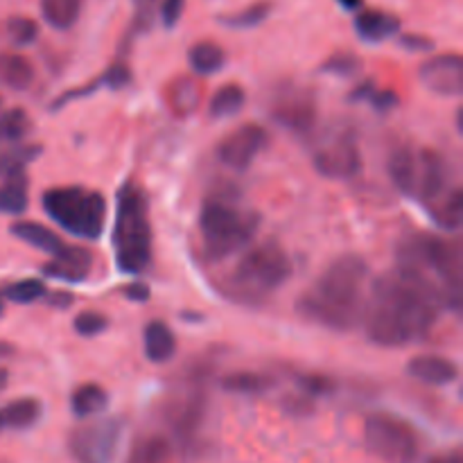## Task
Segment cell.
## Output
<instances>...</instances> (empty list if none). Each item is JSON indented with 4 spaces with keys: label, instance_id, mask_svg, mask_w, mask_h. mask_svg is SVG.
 I'll use <instances>...</instances> for the list:
<instances>
[{
    "label": "cell",
    "instance_id": "obj_53",
    "mask_svg": "<svg viewBox=\"0 0 463 463\" xmlns=\"http://www.w3.org/2000/svg\"><path fill=\"white\" fill-rule=\"evenodd\" d=\"M0 463H7V461H0Z\"/></svg>",
    "mask_w": 463,
    "mask_h": 463
},
{
    "label": "cell",
    "instance_id": "obj_23",
    "mask_svg": "<svg viewBox=\"0 0 463 463\" xmlns=\"http://www.w3.org/2000/svg\"><path fill=\"white\" fill-rule=\"evenodd\" d=\"M167 107L175 116L188 118L197 111L199 102H202V89L190 77H176L170 86H167Z\"/></svg>",
    "mask_w": 463,
    "mask_h": 463
},
{
    "label": "cell",
    "instance_id": "obj_18",
    "mask_svg": "<svg viewBox=\"0 0 463 463\" xmlns=\"http://www.w3.org/2000/svg\"><path fill=\"white\" fill-rule=\"evenodd\" d=\"M353 27L364 43L378 45L398 36L401 18L392 12H384V9H362V12H357Z\"/></svg>",
    "mask_w": 463,
    "mask_h": 463
},
{
    "label": "cell",
    "instance_id": "obj_26",
    "mask_svg": "<svg viewBox=\"0 0 463 463\" xmlns=\"http://www.w3.org/2000/svg\"><path fill=\"white\" fill-rule=\"evenodd\" d=\"M188 63L194 75L211 77L226 66V52L215 41H199L188 50Z\"/></svg>",
    "mask_w": 463,
    "mask_h": 463
},
{
    "label": "cell",
    "instance_id": "obj_12",
    "mask_svg": "<svg viewBox=\"0 0 463 463\" xmlns=\"http://www.w3.org/2000/svg\"><path fill=\"white\" fill-rule=\"evenodd\" d=\"M269 116L289 134L312 136L319 122V99L310 86L283 81L271 90Z\"/></svg>",
    "mask_w": 463,
    "mask_h": 463
},
{
    "label": "cell",
    "instance_id": "obj_42",
    "mask_svg": "<svg viewBox=\"0 0 463 463\" xmlns=\"http://www.w3.org/2000/svg\"><path fill=\"white\" fill-rule=\"evenodd\" d=\"M398 102H401V98H398V93L393 89H375L373 95L369 98L371 109H375L380 113L393 111L398 107Z\"/></svg>",
    "mask_w": 463,
    "mask_h": 463
},
{
    "label": "cell",
    "instance_id": "obj_39",
    "mask_svg": "<svg viewBox=\"0 0 463 463\" xmlns=\"http://www.w3.org/2000/svg\"><path fill=\"white\" fill-rule=\"evenodd\" d=\"M109 328V319L98 310H84L72 319V330H75L80 337H98L104 330Z\"/></svg>",
    "mask_w": 463,
    "mask_h": 463
},
{
    "label": "cell",
    "instance_id": "obj_43",
    "mask_svg": "<svg viewBox=\"0 0 463 463\" xmlns=\"http://www.w3.org/2000/svg\"><path fill=\"white\" fill-rule=\"evenodd\" d=\"M398 43L401 48L410 50V52H432L434 50V41L425 34H401L398 36Z\"/></svg>",
    "mask_w": 463,
    "mask_h": 463
},
{
    "label": "cell",
    "instance_id": "obj_51",
    "mask_svg": "<svg viewBox=\"0 0 463 463\" xmlns=\"http://www.w3.org/2000/svg\"><path fill=\"white\" fill-rule=\"evenodd\" d=\"M3 312H5V301H3V297H0V317H3Z\"/></svg>",
    "mask_w": 463,
    "mask_h": 463
},
{
    "label": "cell",
    "instance_id": "obj_22",
    "mask_svg": "<svg viewBox=\"0 0 463 463\" xmlns=\"http://www.w3.org/2000/svg\"><path fill=\"white\" fill-rule=\"evenodd\" d=\"M34 81V66L18 52H0V84L9 90H27Z\"/></svg>",
    "mask_w": 463,
    "mask_h": 463
},
{
    "label": "cell",
    "instance_id": "obj_13",
    "mask_svg": "<svg viewBox=\"0 0 463 463\" xmlns=\"http://www.w3.org/2000/svg\"><path fill=\"white\" fill-rule=\"evenodd\" d=\"M125 423L120 419H99L75 428L68 439V450L77 463H111Z\"/></svg>",
    "mask_w": 463,
    "mask_h": 463
},
{
    "label": "cell",
    "instance_id": "obj_17",
    "mask_svg": "<svg viewBox=\"0 0 463 463\" xmlns=\"http://www.w3.org/2000/svg\"><path fill=\"white\" fill-rule=\"evenodd\" d=\"M407 375L430 387H448L459 378V366L443 355H416L407 364Z\"/></svg>",
    "mask_w": 463,
    "mask_h": 463
},
{
    "label": "cell",
    "instance_id": "obj_7",
    "mask_svg": "<svg viewBox=\"0 0 463 463\" xmlns=\"http://www.w3.org/2000/svg\"><path fill=\"white\" fill-rule=\"evenodd\" d=\"M387 170L398 193L407 199H416L425 208L434 206L450 190V170L437 149L402 145L392 152Z\"/></svg>",
    "mask_w": 463,
    "mask_h": 463
},
{
    "label": "cell",
    "instance_id": "obj_49",
    "mask_svg": "<svg viewBox=\"0 0 463 463\" xmlns=\"http://www.w3.org/2000/svg\"><path fill=\"white\" fill-rule=\"evenodd\" d=\"M12 353H14V346H12V344L0 342V357H7V355H12Z\"/></svg>",
    "mask_w": 463,
    "mask_h": 463
},
{
    "label": "cell",
    "instance_id": "obj_37",
    "mask_svg": "<svg viewBox=\"0 0 463 463\" xmlns=\"http://www.w3.org/2000/svg\"><path fill=\"white\" fill-rule=\"evenodd\" d=\"M294 383H297L298 393L310 401L315 398H324L330 396L335 392V380L328 378V375H321V373H307V371H297L294 373Z\"/></svg>",
    "mask_w": 463,
    "mask_h": 463
},
{
    "label": "cell",
    "instance_id": "obj_33",
    "mask_svg": "<svg viewBox=\"0 0 463 463\" xmlns=\"http://www.w3.org/2000/svg\"><path fill=\"white\" fill-rule=\"evenodd\" d=\"M32 120L25 109L14 107L0 113V145H21L25 136L30 134Z\"/></svg>",
    "mask_w": 463,
    "mask_h": 463
},
{
    "label": "cell",
    "instance_id": "obj_28",
    "mask_svg": "<svg viewBox=\"0 0 463 463\" xmlns=\"http://www.w3.org/2000/svg\"><path fill=\"white\" fill-rule=\"evenodd\" d=\"M0 416H3L5 428L30 430L43 416V402L39 398L30 396L18 398V401H12L9 405H5V410H0Z\"/></svg>",
    "mask_w": 463,
    "mask_h": 463
},
{
    "label": "cell",
    "instance_id": "obj_52",
    "mask_svg": "<svg viewBox=\"0 0 463 463\" xmlns=\"http://www.w3.org/2000/svg\"><path fill=\"white\" fill-rule=\"evenodd\" d=\"M5 428V423H3V416H0V430H3Z\"/></svg>",
    "mask_w": 463,
    "mask_h": 463
},
{
    "label": "cell",
    "instance_id": "obj_44",
    "mask_svg": "<svg viewBox=\"0 0 463 463\" xmlns=\"http://www.w3.org/2000/svg\"><path fill=\"white\" fill-rule=\"evenodd\" d=\"M122 297L131 303H147L149 298H152V292H149L147 283H143V280H134V283L122 288Z\"/></svg>",
    "mask_w": 463,
    "mask_h": 463
},
{
    "label": "cell",
    "instance_id": "obj_25",
    "mask_svg": "<svg viewBox=\"0 0 463 463\" xmlns=\"http://www.w3.org/2000/svg\"><path fill=\"white\" fill-rule=\"evenodd\" d=\"M276 380L260 371H231L220 380V387L224 392L238 393V396H258L274 389Z\"/></svg>",
    "mask_w": 463,
    "mask_h": 463
},
{
    "label": "cell",
    "instance_id": "obj_24",
    "mask_svg": "<svg viewBox=\"0 0 463 463\" xmlns=\"http://www.w3.org/2000/svg\"><path fill=\"white\" fill-rule=\"evenodd\" d=\"M109 407L107 389L95 383H84L71 393V410L77 419H93Z\"/></svg>",
    "mask_w": 463,
    "mask_h": 463
},
{
    "label": "cell",
    "instance_id": "obj_1",
    "mask_svg": "<svg viewBox=\"0 0 463 463\" xmlns=\"http://www.w3.org/2000/svg\"><path fill=\"white\" fill-rule=\"evenodd\" d=\"M443 310L446 306L434 289L393 267L369 285L360 326L375 346L405 348L423 342Z\"/></svg>",
    "mask_w": 463,
    "mask_h": 463
},
{
    "label": "cell",
    "instance_id": "obj_47",
    "mask_svg": "<svg viewBox=\"0 0 463 463\" xmlns=\"http://www.w3.org/2000/svg\"><path fill=\"white\" fill-rule=\"evenodd\" d=\"M430 463H463V461H461L459 452H448V455L434 457V459L430 461Z\"/></svg>",
    "mask_w": 463,
    "mask_h": 463
},
{
    "label": "cell",
    "instance_id": "obj_9",
    "mask_svg": "<svg viewBox=\"0 0 463 463\" xmlns=\"http://www.w3.org/2000/svg\"><path fill=\"white\" fill-rule=\"evenodd\" d=\"M211 375L213 364H206V362L190 364L181 387L167 398L165 423L181 448H193L199 432H202L208 414L206 384Z\"/></svg>",
    "mask_w": 463,
    "mask_h": 463
},
{
    "label": "cell",
    "instance_id": "obj_41",
    "mask_svg": "<svg viewBox=\"0 0 463 463\" xmlns=\"http://www.w3.org/2000/svg\"><path fill=\"white\" fill-rule=\"evenodd\" d=\"M185 12V0H161L158 3V18L165 30H175Z\"/></svg>",
    "mask_w": 463,
    "mask_h": 463
},
{
    "label": "cell",
    "instance_id": "obj_6",
    "mask_svg": "<svg viewBox=\"0 0 463 463\" xmlns=\"http://www.w3.org/2000/svg\"><path fill=\"white\" fill-rule=\"evenodd\" d=\"M113 258L122 274L138 276L149 269L154 251V231L145 190L134 181H125L116 194L113 220Z\"/></svg>",
    "mask_w": 463,
    "mask_h": 463
},
{
    "label": "cell",
    "instance_id": "obj_27",
    "mask_svg": "<svg viewBox=\"0 0 463 463\" xmlns=\"http://www.w3.org/2000/svg\"><path fill=\"white\" fill-rule=\"evenodd\" d=\"M41 16L52 30L66 32L77 25L84 0H39Z\"/></svg>",
    "mask_w": 463,
    "mask_h": 463
},
{
    "label": "cell",
    "instance_id": "obj_45",
    "mask_svg": "<svg viewBox=\"0 0 463 463\" xmlns=\"http://www.w3.org/2000/svg\"><path fill=\"white\" fill-rule=\"evenodd\" d=\"M50 307H57V310H68V307L75 303V294L66 292V289H54V292H48L43 298Z\"/></svg>",
    "mask_w": 463,
    "mask_h": 463
},
{
    "label": "cell",
    "instance_id": "obj_14",
    "mask_svg": "<svg viewBox=\"0 0 463 463\" xmlns=\"http://www.w3.org/2000/svg\"><path fill=\"white\" fill-rule=\"evenodd\" d=\"M265 127L256 125V122H247V125L233 129L222 140L220 147H217V158L229 170L247 172L258 158V154L265 149Z\"/></svg>",
    "mask_w": 463,
    "mask_h": 463
},
{
    "label": "cell",
    "instance_id": "obj_19",
    "mask_svg": "<svg viewBox=\"0 0 463 463\" xmlns=\"http://www.w3.org/2000/svg\"><path fill=\"white\" fill-rule=\"evenodd\" d=\"M143 351L152 364H165L176 353V337L170 326L161 319H154L145 326Z\"/></svg>",
    "mask_w": 463,
    "mask_h": 463
},
{
    "label": "cell",
    "instance_id": "obj_15",
    "mask_svg": "<svg viewBox=\"0 0 463 463\" xmlns=\"http://www.w3.org/2000/svg\"><path fill=\"white\" fill-rule=\"evenodd\" d=\"M419 80L430 93L441 98H459L463 93V59L457 52L430 57L420 66Z\"/></svg>",
    "mask_w": 463,
    "mask_h": 463
},
{
    "label": "cell",
    "instance_id": "obj_34",
    "mask_svg": "<svg viewBox=\"0 0 463 463\" xmlns=\"http://www.w3.org/2000/svg\"><path fill=\"white\" fill-rule=\"evenodd\" d=\"M271 7H274V5H271L269 0H258V3L242 7L240 12L220 16V23L222 25L231 27V30H253V27L262 25V23L271 16Z\"/></svg>",
    "mask_w": 463,
    "mask_h": 463
},
{
    "label": "cell",
    "instance_id": "obj_2",
    "mask_svg": "<svg viewBox=\"0 0 463 463\" xmlns=\"http://www.w3.org/2000/svg\"><path fill=\"white\" fill-rule=\"evenodd\" d=\"M369 262L357 253H342L326 265L301 294L297 310L303 319L333 333H348L362 324L369 294Z\"/></svg>",
    "mask_w": 463,
    "mask_h": 463
},
{
    "label": "cell",
    "instance_id": "obj_48",
    "mask_svg": "<svg viewBox=\"0 0 463 463\" xmlns=\"http://www.w3.org/2000/svg\"><path fill=\"white\" fill-rule=\"evenodd\" d=\"M7 384H9V371L0 366V392H5V389H7Z\"/></svg>",
    "mask_w": 463,
    "mask_h": 463
},
{
    "label": "cell",
    "instance_id": "obj_30",
    "mask_svg": "<svg viewBox=\"0 0 463 463\" xmlns=\"http://www.w3.org/2000/svg\"><path fill=\"white\" fill-rule=\"evenodd\" d=\"M247 104V93L240 84H224L213 93L208 102V116L213 120H224V118L238 116Z\"/></svg>",
    "mask_w": 463,
    "mask_h": 463
},
{
    "label": "cell",
    "instance_id": "obj_31",
    "mask_svg": "<svg viewBox=\"0 0 463 463\" xmlns=\"http://www.w3.org/2000/svg\"><path fill=\"white\" fill-rule=\"evenodd\" d=\"M170 450L172 446L165 437L147 434V437L136 439L125 463H167Z\"/></svg>",
    "mask_w": 463,
    "mask_h": 463
},
{
    "label": "cell",
    "instance_id": "obj_35",
    "mask_svg": "<svg viewBox=\"0 0 463 463\" xmlns=\"http://www.w3.org/2000/svg\"><path fill=\"white\" fill-rule=\"evenodd\" d=\"M45 294H48V288H45L43 280L23 279V280H16V283L7 285L3 297L7 298V301L18 303V306H30V303L43 301Z\"/></svg>",
    "mask_w": 463,
    "mask_h": 463
},
{
    "label": "cell",
    "instance_id": "obj_5",
    "mask_svg": "<svg viewBox=\"0 0 463 463\" xmlns=\"http://www.w3.org/2000/svg\"><path fill=\"white\" fill-rule=\"evenodd\" d=\"M459 251L443 235L416 231L398 242L396 269L423 280L446 307L459 303Z\"/></svg>",
    "mask_w": 463,
    "mask_h": 463
},
{
    "label": "cell",
    "instance_id": "obj_40",
    "mask_svg": "<svg viewBox=\"0 0 463 463\" xmlns=\"http://www.w3.org/2000/svg\"><path fill=\"white\" fill-rule=\"evenodd\" d=\"M156 7L158 0H136V12L134 23H131V36L136 34H147L156 21Z\"/></svg>",
    "mask_w": 463,
    "mask_h": 463
},
{
    "label": "cell",
    "instance_id": "obj_20",
    "mask_svg": "<svg viewBox=\"0 0 463 463\" xmlns=\"http://www.w3.org/2000/svg\"><path fill=\"white\" fill-rule=\"evenodd\" d=\"M90 269H93V256H90V251H86L84 247H80V251L72 253L71 258L45 262L41 271H43V276L59 280V283L75 285L89 279Z\"/></svg>",
    "mask_w": 463,
    "mask_h": 463
},
{
    "label": "cell",
    "instance_id": "obj_38",
    "mask_svg": "<svg viewBox=\"0 0 463 463\" xmlns=\"http://www.w3.org/2000/svg\"><path fill=\"white\" fill-rule=\"evenodd\" d=\"M5 32L16 48H27L39 39V23L30 16H12L5 23Z\"/></svg>",
    "mask_w": 463,
    "mask_h": 463
},
{
    "label": "cell",
    "instance_id": "obj_3",
    "mask_svg": "<svg viewBox=\"0 0 463 463\" xmlns=\"http://www.w3.org/2000/svg\"><path fill=\"white\" fill-rule=\"evenodd\" d=\"M262 217L251 208L240 206V190L233 184L211 190L199 211L203 256L208 262H224L244 251L260 231Z\"/></svg>",
    "mask_w": 463,
    "mask_h": 463
},
{
    "label": "cell",
    "instance_id": "obj_32",
    "mask_svg": "<svg viewBox=\"0 0 463 463\" xmlns=\"http://www.w3.org/2000/svg\"><path fill=\"white\" fill-rule=\"evenodd\" d=\"M43 154V145L39 143H21L12 145L9 149L0 152V179L14 175V172H23L30 163Z\"/></svg>",
    "mask_w": 463,
    "mask_h": 463
},
{
    "label": "cell",
    "instance_id": "obj_4",
    "mask_svg": "<svg viewBox=\"0 0 463 463\" xmlns=\"http://www.w3.org/2000/svg\"><path fill=\"white\" fill-rule=\"evenodd\" d=\"M292 271L289 253L276 240H265L244 249L220 288L240 306H262L292 279Z\"/></svg>",
    "mask_w": 463,
    "mask_h": 463
},
{
    "label": "cell",
    "instance_id": "obj_21",
    "mask_svg": "<svg viewBox=\"0 0 463 463\" xmlns=\"http://www.w3.org/2000/svg\"><path fill=\"white\" fill-rule=\"evenodd\" d=\"M30 203V179L25 170L5 176L0 184V213L3 215H23Z\"/></svg>",
    "mask_w": 463,
    "mask_h": 463
},
{
    "label": "cell",
    "instance_id": "obj_50",
    "mask_svg": "<svg viewBox=\"0 0 463 463\" xmlns=\"http://www.w3.org/2000/svg\"><path fill=\"white\" fill-rule=\"evenodd\" d=\"M339 3H342L344 7H348V9H355V7H360L362 0H339Z\"/></svg>",
    "mask_w": 463,
    "mask_h": 463
},
{
    "label": "cell",
    "instance_id": "obj_29",
    "mask_svg": "<svg viewBox=\"0 0 463 463\" xmlns=\"http://www.w3.org/2000/svg\"><path fill=\"white\" fill-rule=\"evenodd\" d=\"M430 217L441 231H457L463 222V193L459 188H450L434 206L428 208Z\"/></svg>",
    "mask_w": 463,
    "mask_h": 463
},
{
    "label": "cell",
    "instance_id": "obj_8",
    "mask_svg": "<svg viewBox=\"0 0 463 463\" xmlns=\"http://www.w3.org/2000/svg\"><path fill=\"white\" fill-rule=\"evenodd\" d=\"M43 213L68 235L95 240L102 238L107 224V199L86 185H54L41 197Z\"/></svg>",
    "mask_w": 463,
    "mask_h": 463
},
{
    "label": "cell",
    "instance_id": "obj_46",
    "mask_svg": "<svg viewBox=\"0 0 463 463\" xmlns=\"http://www.w3.org/2000/svg\"><path fill=\"white\" fill-rule=\"evenodd\" d=\"M378 89L373 80H364L355 86V89L348 93V102H369V98L373 95V90Z\"/></svg>",
    "mask_w": 463,
    "mask_h": 463
},
{
    "label": "cell",
    "instance_id": "obj_10",
    "mask_svg": "<svg viewBox=\"0 0 463 463\" xmlns=\"http://www.w3.org/2000/svg\"><path fill=\"white\" fill-rule=\"evenodd\" d=\"M312 165L330 181L355 179L362 172L357 134L348 122H330L312 134Z\"/></svg>",
    "mask_w": 463,
    "mask_h": 463
},
{
    "label": "cell",
    "instance_id": "obj_36",
    "mask_svg": "<svg viewBox=\"0 0 463 463\" xmlns=\"http://www.w3.org/2000/svg\"><path fill=\"white\" fill-rule=\"evenodd\" d=\"M362 71V59L355 52H346V50H339L333 52L324 63L319 66V72L330 77H342V80H351V77L360 75Z\"/></svg>",
    "mask_w": 463,
    "mask_h": 463
},
{
    "label": "cell",
    "instance_id": "obj_16",
    "mask_svg": "<svg viewBox=\"0 0 463 463\" xmlns=\"http://www.w3.org/2000/svg\"><path fill=\"white\" fill-rule=\"evenodd\" d=\"M9 233H12L16 240H21V242H25V244H30V247L43 251L45 256H50L52 260L71 258L72 253L80 251V247H77V244H68L61 235L54 233L52 229L43 226L41 222L18 220L9 226Z\"/></svg>",
    "mask_w": 463,
    "mask_h": 463
},
{
    "label": "cell",
    "instance_id": "obj_11",
    "mask_svg": "<svg viewBox=\"0 0 463 463\" xmlns=\"http://www.w3.org/2000/svg\"><path fill=\"white\" fill-rule=\"evenodd\" d=\"M364 443L383 463H414L419 437L405 419L389 411L371 414L364 423Z\"/></svg>",
    "mask_w": 463,
    "mask_h": 463
}]
</instances>
